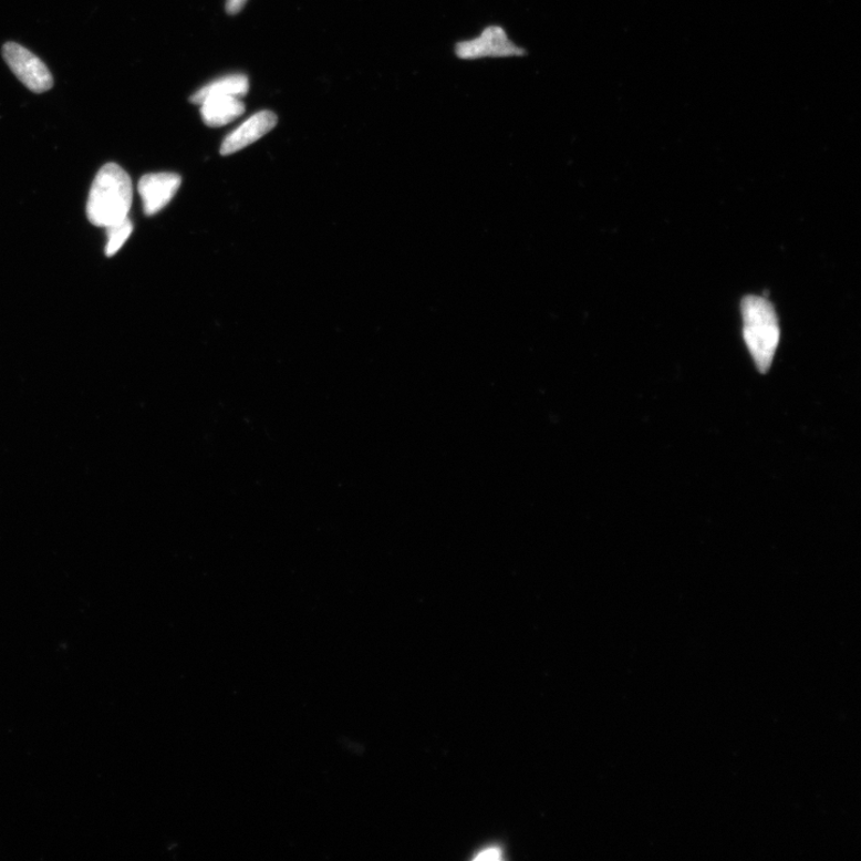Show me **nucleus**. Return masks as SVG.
<instances>
[{"mask_svg": "<svg viewBox=\"0 0 861 861\" xmlns=\"http://www.w3.org/2000/svg\"><path fill=\"white\" fill-rule=\"evenodd\" d=\"M133 199L129 175L116 163L103 166L92 185L86 215L92 225L110 228L128 217Z\"/></svg>", "mask_w": 861, "mask_h": 861, "instance_id": "1", "label": "nucleus"}, {"mask_svg": "<svg viewBox=\"0 0 861 861\" xmlns=\"http://www.w3.org/2000/svg\"><path fill=\"white\" fill-rule=\"evenodd\" d=\"M744 336L757 369L766 374L779 345L780 329L774 304L765 297L746 295L740 303Z\"/></svg>", "mask_w": 861, "mask_h": 861, "instance_id": "2", "label": "nucleus"}, {"mask_svg": "<svg viewBox=\"0 0 861 861\" xmlns=\"http://www.w3.org/2000/svg\"><path fill=\"white\" fill-rule=\"evenodd\" d=\"M3 56L7 64L28 89L37 94L51 91L53 86L52 73L46 65L21 44L8 42L3 48Z\"/></svg>", "mask_w": 861, "mask_h": 861, "instance_id": "3", "label": "nucleus"}, {"mask_svg": "<svg viewBox=\"0 0 861 861\" xmlns=\"http://www.w3.org/2000/svg\"><path fill=\"white\" fill-rule=\"evenodd\" d=\"M455 53L459 59L473 61V59L483 58L521 56L526 54V51L509 38L504 28L489 25L484 29L480 35L459 41L456 44Z\"/></svg>", "mask_w": 861, "mask_h": 861, "instance_id": "4", "label": "nucleus"}, {"mask_svg": "<svg viewBox=\"0 0 861 861\" xmlns=\"http://www.w3.org/2000/svg\"><path fill=\"white\" fill-rule=\"evenodd\" d=\"M183 184L180 175L157 173L144 175L138 184L146 216H154L165 209Z\"/></svg>", "mask_w": 861, "mask_h": 861, "instance_id": "5", "label": "nucleus"}, {"mask_svg": "<svg viewBox=\"0 0 861 861\" xmlns=\"http://www.w3.org/2000/svg\"><path fill=\"white\" fill-rule=\"evenodd\" d=\"M278 123V117L273 112L262 111L248 118L241 126L234 129L230 135L222 141L220 154L229 156L243 151L247 146L258 142L267 133L271 132Z\"/></svg>", "mask_w": 861, "mask_h": 861, "instance_id": "6", "label": "nucleus"}, {"mask_svg": "<svg viewBox=\"0 0 861 861\" xmlns=\"http://www.w3.org/2000/svg\"><path fill=\"white\" fill-rule=\"evenodd\" d=\"M204 123L210 127L226 126L246 112L241 97L216 96L200 103Z\"/></svg>", "mask_w": 861, "mask_h": 861, "instance_id": "7", "label": "nucleus"}, {"mask_svg": "<svg viewBox=\"0 0 861 861\" xmlns=\"http://www.w3.org/2000/svg\"><path fill=\"white\" fill-rule=\"evenodd\" d=\"M249 92V80L245 74L236 73L204 85L190 96V102L200 105L203 101L216 96L243 97Z\"/></svg>", "mask_w": 861, "mask_h": 861, "instance_id": "8", "label": "nucleus"}, {"mask_svg": "<svg viewBox=\"0 0 861 861\" xmlns=\"http://www.w3.org/2000/svg\"><path fill=\"white\" fill-rule=\"evenodd\" d=\"M107 230L108 243L106 247V256L112 258L129 239V236L133 232V225L127 217L124 220L116 222V225L107 228Z\"/></svg>", "mask_w": 861, "mask_h": 861, "instance_id": "9", "label": "nucleus"}, {"mask_svg": "<svg viewBox=\"0 0 861 861\" xmlns=\"http://www.w3.org/2000/svg\"><path fill=\"white\" fill-rule=\"evenodd\" d=\"M248 0H227V11L230 14H236L242 11Z\"/></svg>", "mask_w": 861, "mask_h": 861, "instance_id": "10", "label": "nucleus"}]
</instances>
